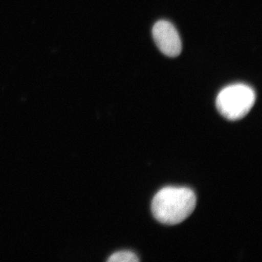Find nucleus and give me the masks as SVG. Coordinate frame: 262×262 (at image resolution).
I'll use <instances>...</instances> for the list:
<instances>
[{"mask_svg":"<svg viewBox=\"0 0 262 262\" xmlns=\"http://www.w3.org/2000/svg\"><path fill=\"white\" fill-rule=\"evenodd\" d=\"M256 101V94L250 86L234 84L222 89L216 98V107L221 115L229 120L244 118Z\"/></svg>","mask_w":262,"mask_h":262,"instance_id":"nucleus-2","label":"nucleus"},{"mask_svg":"<svg viewBox=\"0 0 262 262\" xmlns=\"http://www.w3.org/2000/svg\"><path fill=\"white\" fill-rule=\"evenodd\" d=\"M108 261L110 262H137L139 258L137 255L130 251H120L112 255L108 258Z\"/></svg>","mask_w":262,"mask_h":262,"instance_id":"nucleus-4","label":"nucleus"},{"mask_svg":"<svg viewBox=\"0 0 262 262\" xmlns=\"http://www.w3.org/2000/svg\"><path fill=\"white\" fill-rule=\"evenodd\" d=\"M196 203V195L192 189L165 187L155 194L151 203V211L160 223L176 225L192 214Z\"/></svg>","mask_w":262,"mask_h":262,"instance_id":"nucleus-1","label":"nucleus"},{"mask_svg":"<svg viewBox=\"0 0 262 262\" xmlns=\"http://www.w3.org/2000/svg\"><path fill=\"white\" fill-rule=\"evenodd\" d=\"M155 44L165 56L177 57L182 52V45L178 32L167 20H159L152 29Z\"/></svg>","mask_w":262,"mask_h":262,"instance_id":"nucleus-3","label":"nucleus"}]
</instances>
